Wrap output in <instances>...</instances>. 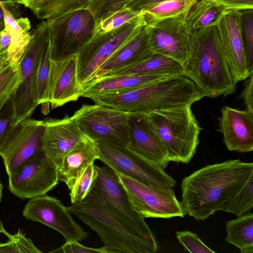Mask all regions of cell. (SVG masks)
<instances>
[{
  "mask_svg": "<svg viewBox=\"0 0 253 253\" xmlns=\"http://www.w3.org/2000/svg\"><path fill=\"white\" fill-rule=\"evenodd\" d=\"M252 174L253 163L240 160L208 165L194 171L181 183L185 214L204 220L222 211Z\"/></svg>",
  "mask_w": 253,
  "mask_h": 253,
  "instance_id": "6da1fadb",
  "label": "cell"
},
{
  "mask_svg": "<svg viewBox=\"0 0 253 253\" xmlns=\"http://www.w3.org/2000/svg\"><path fill=\"white\" fill-rule=\"evenodd\" d=\"M98 235L109 253H155L158 247L117 214L93 187L82 201L67 207Z\"/></svg>",
  "mask_w": 253,
  "mask_h": 253,
  "instance_id": "7a4b0ae2",
  "label": "cell"
},
{
  "mask_svg": "<svg viewBox=\"0 0 253 253\" xmlns=\"http://www.w3.org/2000/svg\"><path fill=\"white\" fill-rule=\"evenodd\" d=\"M183 76L190 79L204 97L234 93L236 88L219 41L215 26L191 33L189 58Z\"/></svg>",
  "mask_w": 253,
  "mask_h": 253,
  "instance_id": "3957f363",
  "label": "cell"
},
{
  "mask_svg": "<svg viewBox=\"0 0 253 253\" xmlns=\"http://www.w3.org/2000/svg\"><path fill=\"white\" fill-rule=\"evenodd\" d=\"M167 149L170 162L189 163L200 143V126L187 105L146 114Z\"/></svg>",
  "mask_w": 253,
  "mask_h": 253,
  "instance_id": "277c9868",
  "label": "cell"
},
{
  "mask_svg": "<svg viewBox=\"0 0 253 253\" xmlns=\"http://www.w3.org/2000/svg\"><path fill=\"white\" fill-rule=\"evenodd\" d=\"M50 60L60 61L77 55L94 36L96 22L87 8L71 11L46 20Z\"/></svg>",
  "mask_w": 253,
  "mask_h": 253,
  "instance_id": "5b68a950",
  "label": "cell"
},
{
  "mask_svg": "<svg viewBox=\"0 0 253 253\" xmlns=\"http://www.w3.org/2000/svg\"><path fill=\"white\" fill-rule=\"evenodd\" d=\"M99 159L116 172L147 185L173 188L175 179L160 165L129 149L127 146L105 141H95Z\"/></svg>",
  "mask_w": 253,
  "mask_h": 253,
  "instance_id": "8992f818",
  "label": "cell"
},
{
  "mask_svg": "<svg viewBox=\"0 0 253 253\" xmlns=\"http://www.w3.org/2000/svg\"><path fill=\"white\" fill-rule=\"evenodd\" d=\"M145 24L140 14L137 18L113 30L93 37L77 54L78 80L82 88L96 71Z\"/></svg>",
  "mask_w": 253,
  "mask_h": 253,
  "instance_id": "52a82bcc",
  "label": "cell"
},
{
  "mask_svg": "<svg viewBox=\"0 0 253 253\" xmlns=\"http://www.w3.org/2000/svg\"><path fill=\"white\" fill-rule=\"evenodd\" d=\"M33 34L20 63V83L10 98L14 110L13 126L30 118L38 106L35 102L36 71L42 52L49 42L46 21L38 24Z\"/></svg>",
  "mask_w": 253,
  "mask_h": 253,
  "instance_id": "ba28073f",
  "label": "cell"
},
{
  "mask_svg": "<svg viewBox=\"0 0 253 253\" xmlns=\"http://www.w3.org/2000/svg\"><path fill=\"white\" fill-rule=\"evenodd\" d=\"M129 115L109 107L96 104H84L72 118L82 132L92 140L108 141L127 146Z\"/></svg>",
  "mask_w": 253,
  "mask_h": 253,
  "instance_id": "9c48e42d",
  "label": "cell"
},
{
  "mask_svg": "<svg viewBox=\"0 0 253 253\" xmlns=\"http://www.w3.org/2000/svg\"><path fill=\"white\" fill-rule=\"evenodd\" d=\"M116 173L134 210L144 219L183 217L185 215L172 188L150 186Z\"/></svg>",
  "mask_w": 253,
  "mask_h": 253,
  "instance_id": "30bf717a",
  "label": "cell"
},
{
  "mask_svg": "<svg viewBox=\"0 0 253 253\" xmlns=\"http://www.w3.org/2000/svg\"><path fill=\"white\" fill-rule=\"evenodd\" d=\"M44 128V121L30 118L13 126L0 150L8 176L42 150Z\"/></svg>",
  "mask_w": 253,
  "mask_h": 253,
  "instance_id": "8fae6325",
  "label": "cell"
},
{
  "mask_svg": "<svg viewBox=\"0 0 253 253\" xmlns=\"http://www.w3.org/2000/svg\"><path fill=\"white\" fill-rule=\"evenodd\" d=\"M55 166L42 150L8 176L11 193L24 200L46 194L58 183Z\"/></svg>",
  "mask_w": 253,
  "mask_h": 253,
  "instance_id": "7c38bea8",
  "label": "cell"
},
{
  "mask_svg": "<svg viewBox=\"0 0 253 253\" xmlns=\"http://www.w3.org/2000/svg\"><path fill=\"white\" fill-rule=\"evenodd\" d=\"M149 42L154 53L170 58L183 66L191 47V34L183 17L165 19L146 24Z\"/></svg>",
  "mask_w": 253,
  "mask_h": 253,
  "instance_id": "4fadbf2b",
  "label": "cell"
},
{
  "mask_svg": "<svg viewBox=\"0 0 253 253\" xmlns=\"http://www.w3.org/2000/svg\"><path fill=\"white\" fill-rule=\"evenodd\" d=\"M23 215L27 219L42 223L62 234L65 242L86 239L87 232L74 220L62 203L46 194L31 199L25 205Z\"/></svg>",
  "mask_w": 253,
  "mask_h": 253,
  "instance_id": "5bb4252c",
  "label": "cell"
},
{
  "mask_svg": "<svg viewBox=\"0 0 253 253\" xmlns=\"http://www.w3.org/2000/svg\"><path fill=\"white\" fill-rule=\"evenodd\" d=\"M230 74L237 84L250 77L242 36L241 10L228 9L214 25Z\"/></svg>",
  "mask_w": 253,
  "mask_h": 253,
  "instance_id": "9a60e30c",
  "label": "cell"
},
{
  "mask_svg": "<svg viewBox=\"0 0 253 253\" xmlns=\"http://www.w3.org/2000/svg\"><path fill=\"white\" fill-rule=\"evenodd\" d=\"M97 169L98 175L94 188L121 217L148 238L156 240L144 218L132 207L117 173L107 166H97Z\"/></svg>",
  "mask_w": 253,
  "mask_h": 253,
  "instance_id": "2e32d148",
  "label": "cell"
},
{
  "mask_svg": "<svg viewBox=\"0 0 253 253\" xmlns=\"http://www.w3.org/2000/svg\"><path fill=\"white\" fill-rule=\"evenodd\" d=\"M44 122L42 150L56 168L63 158L86 136L72 117L66 115L61 119L47 118Z\"/></svg>",
  "mask_w": 253,
  "mask_h": 253,
  "instance_id": "e0dca14e",
  "label": "cell"
},
{
  "mask_svg": "<svg viewBox=\"0 0 253 253\" xmlns=\"http://www.w3.org/2000/svg\"><path fill=\"white\" fill-rule=\"evenodd\" d=\"M127 129L129 149L164 169L168 167L170 161L167 149L146 114H130Z\"/></svg>",
  "mask_w": 253,
  "mask_h": 253,
  "instance_id": "ac0fdd59",
  "label": "cell"
},
{
  "mask_svg": "<svg viewBox=\"0 0 253 253\" xmlns=\"http://www.w3.org/2000/svg\"><path fill=\"white\" fill-rule=\"evenodd\" d=\"M153 53L149 42L146 24H145L135 36L117 49L96 71L85 84L135 66L148 59Z\"/></svg>",
  "mask_w": 253,
  "mask_h": 253,
  "instance_id": "d6986e66",
  "label": "cell"
},
{
  "mask_svg": "<svg viewBox=\"0 0 253 253\" xmlns=\"http://www.w3.org/2000/svg\"><path fill=\"white\" fill-rule=\"evenodd\" d=\"M218 119L217 131L222 134L229 151L245 153L253 150V112L226 105L222 107Z\"/></svg>",
  "mask_w": 253,
  "mask_h": 253,
  "instance_id": "ffe728a7",
  "label": "cell"
},
{
  "mask_svg": "<svg viewBox=\"0 0 253 253\" xmlns=\"http://www.w3.org/2000/svg\"><path fill=\"white\" fill-rule=\"evenodd\" d=\"M82 92L77 76V55L57 61L50 59L48 101L51 108L78 100Z\"/></svg>",
  "mask_w": 253,
  "mask_h": 253,
  "instance_id": "44dd1931",
  "label": "cell"
},
{
  "mask_svg": "<svg viewBox=\"0 0 253 253\" xmlns=\"http://www.w3.org/2000/svg\"><path fill=\"white\" fill-rule=\"evenodd\" d=\"M97 159L99 154L95 141L86 136L63 158L56 167L58 180L64 182L70 190L86 167Z\"/></svg>",
  "mask_w": 253,
  "mask_h": 253,
  "instance_id": "7402d4cb",
  "label": "cell"
},
{
  "mask_svg": "<svg viewBox=\"0 0 253 253\" xmlns=\"http://www.w3.org/2000/svg\"><path fill=\"white\" fill-rule=\"evenodd\" d=\"M170 75L134 74L101 78L82 86V96L117 94L152 84Z\"/></svg>",
  "mask_w": 253,
  "mask_h": 253,
  "instance_id": "603a6c76",
  "label": "cell"
},
{
  "mask_svg": "<svg viewBox=\"0 0 253 253\" xmlns=\"http://www.w3.org/2000/svg\"><path fill=\"white\" fill-rule=\"evenodd\" d=\"M2 10L4 28L10 36V43L7 51L6 61L14 71H19L22 59L33 38L30 33L31 24L28 18H17L0 2Z\"/></svg>",
  "mask_w": 253,
  "mask_h": 253,
  "instance_id": "cb8c5ba5",
  "label": "cell"
},
{
  "mask_svg": "<svg viewBox=\"0 0 253 253\" xmlns=\"http://www.w3.org/2000/svg\"><path fill=\"white\" fill-rule=\"evenodd\" d=\"M227 9L214 0H197L184 19L191 33L200 32L216 25Z\"/></svg>",
  "mask_w": 253,
  "mask_h": 253,
  "instance_id": "d4e9b609",
  "label": "cell"
},
{
  "mask_svg": "<svg viewBox=\"0 0 253 253\" xmlns=\"http://www.w3.org/2000/svg\"><path fill=\"white\" fill-rule=\"evenodd\" d=\"M226 241L241 253H253V213L247 212L226 223Z\"/></svg>",
  "mask_w": 253,
  "mask_h": 253,
  "instance_id": "484cf974",
  "label": "cell"
},
{
  "mask_svg": "<svg viewBox=\"0 0 253 253\" xmlns=\"http://www.w3.org/2000/svg\"><path fill=\"white\" fill-rule=\"evenodd\" d=\"M134 74L183 76V67L180 63L170 58L154 53L150 57L141 63L109 77Z\"/></svg>",
  "mask_w": 253,
  "mask_h": 253,
  "instance_id": "4316f807",
  "label": "cell"
},
{
  "mask_svg": "<svg viewBox=\"0 0 253 253\" xmlns=\"http://www.w3.org/2000/svg\"><path fill=\"white\" fill-rule=\"evenodd\" d=\"M197 0H163L150 5L139 13L142 16L146 24L185 15Z\"/></svg>",
  "mask_w": 253,
  "mask_h": 253,
  "instance_id": "83f0119b",
  "label": "cell"
},
{
  "mask_svg": "<svg viewBox=\"0 0 253 253\" xmlns=\"http://www.w3.org/2000/svg\"><path fill=\"white\" fill-rule=\"evenodd\" d=\"M91 0H45L32 10L37 18L48 20L64 13L87 8Z\"/></svg>",
  "mask_w": 253,
  "mask_h": 253,
  "instance_id": "f1b7e54d",
  "label": "cell"
},
{
  "mask_svg": "<svg viewBox=\"0 0 253 253\" xmlns=\"http://www.w3.org/2000/svg\"><path fill=\"white\" fill-rule=\"evenodd\" d=\"M50 69L49 42L41 56L36 71L35 102L40 104H48V88Z\"/></svg>",
  "mask_w": 253,
  "mask_h": 253,
  "instance_id": "f546056e",
  "label": "cell"
},
{
  "mask_svg": "<svg viewBox=\"0 0 253 253\" xmlns=\"http://www.w3.org/2000/svg\"><path fill=\"white\" fill-rule=\"evenodd\" d=\"M97 175V166L94 163L89 164L70 190L72 204L81 202L88 196L94 187Z\"/></svg>",
  "mask_w": 253,
  "mask_h": 253,
  "instance_id": "4dcf8cb0",
  "label": "cell"
},
{
  "mask_svg": "<svg viewBox=\"0 0 253 253\" xmlns=\"http://www.w3.org/2000/svg\"><path fill=\"white\" fill-rule=\"evenodd\" d=\"M253 207V174L241 189L225 205L222 211L239 216Z\"/></svg>",
  "mask_w": 253,
  "mask_h": 253,
  "instance_id": "1f68e13d",
  "label": "cell"
},
{
  "mask_svg": "<svg viewBox=\"0 0 253 253\" xmlns=\"http://www.w3.org/2000/svg\"><path fill=\"white\" fill-rule=\"evenodd\" d=\"M20 70L14 71L6 63L0 69V113L21 82Z\"/></svg>",
  "mask_w": 253,
  "mask_h": 253,
  "instance_id": "d6a6232c",
  "label": "cell"
},
{
  "mask_svg": "<svg viewBox=\"0 0 253 253\" xmlns=\"http://www.w3.org/2000/svg\"><path fill=\"white\" fill-rule=\"evenodd\" d=\"M242 36L246 64L249 71L253 70V9L241 10Z\"/></svg>",
  "mask_w": 253,
  "mask_h": 253,
  "instance_id": "836d02e7",
  "label": "cell"
},
{
  "mask_svg": "<svg viewBox=\"0 0 253 253\" xmlns=\"http://www.w3.org/2000/svg\"><path fill=\"white\" fill-rule=\"evenodd\" d=\"M133 0H91L87 8L93 14L97 24L113 13L126 7Z\"/></svg>",
  "mask_w": 253,
  "mask_h": 253,
  "instance_id": "e575fe53",
  "label": "cell"
},
{
  "mask_svg": "<svg viewBox=\"0 0 253 253\" xmlns=\"http://www.w3.org/2000/svg\"><path fill=\"white\" fill-rule=\"evenodd\" d=\"M139 15L140 13L126 7L96 24L94 35L105 33L113 30L135 19Z\"/></svg>",
  "mask_w": 253,
  "mask_h": 253,
  "instance_id": "d590c367",
  "label": "cell"
},
{
  "mask_svg": "<svg viewBox=\"0 0 253 253\" xmlns=\"http://www.w3.org/2000/svg\"><path fill=\"white\" fill-rule=\"evenodd\" d=\"M8 238V241L6 243H0V253L42 252L35 246L30 239L25 236L20 229L14 235L10 234Z\"/></svg>",
  "mask_w": 253,
  "mask_h": 253,
  "instance_id": "8d00e7d4",
  "label": "cell"
},
{
  "mask_svg": "<svg viewBox=\"0 0 253 253\" xmlns=\"http://www.w3.org/2000/svg\"><path fill=\"white\" fill-rule=\"evenodd\" d=\"M179 242L185 250L192 253H214L215 252L206 245L195 233L189 231L176 232Z\"/></svg>",
  "mask_w": 253,
  "mask_h": 253,
  "instance_id": "74e56055",
  "label": "cell"
},
{
  "mask_svg": "<svg viewBox=\"0 0 253 253\" xmlns=\"http://www.w3.org/2000/svg\"><path fill=\"white\" fill-rule=\"evenodd\" d=\"M14 110L10 98L0 113V150L13 126Z\"/></svg>",
  "mask_w": 253,
  "mask_h": 253,
  "instance_id": "f35d334b",
  "label": "cell"
},
{
  "mask_svg": "<svg viewBox=\"0 0 253 253\" xmlns=\"http://www.w3.org/2000/svg\"><path fill=\"white\" fill-rule=\"evenodd\" d=\"M51 253H109L104 247L92 248L83 246L76 240H71L65 243L59 248L52 251Z\"/></svg>",
  "mask_w": 253,
  "mask_h": 253,
  "instance_id": "ab89813d",
  "label": "cell"
},
{
  "mask_svg": "<svg viewBox=\"0 0 253 253\" xmlns=\"http://www.w3.org/2000/svg\"><path fill=\"white\" fill-rule=\"evenodd\" d=\"M244 81V88L242 91L241 97L243 100L246 109L253 112V73Z\"/></svg>",
  "mask_w": 253,
  "mask_h": 253,
  "instance_id": "60d3db41",
  "label": "cell"
},
{
  "mask_svg": "<svg viewBox=\"0 0 253 253\" xmlns=\"http://www.w3.org/2000/svg\"><path fill=\"white\" fill-rule=\"evenodd\" d=\"M227 9L242 10L253 9V0H219Z\"/></svg>",
  "mask_w": 253,
  "mask_h": 253,
  "instance_id": "b9f144b4",
  "label": "cell"
},
{
  "mask_svg": "<svg viewBox=\"0 0 253 253\" xmlns=\"http://www.w3.org/2000/svg\"><path fill=\"white\" fill-rule=\"evenodd\" d=\"M163 0H133L126 7L139 13L146 7Z\"/></svg>",
  "mask_w": 253,
  "mask_h": 253,
  "instance_id": "7bdbcfd3",
  "label": "cell"
},
{
  "mask_svg": "<svg viewBox=\"0 0 253 253\" xmlns=\"http://www.w3.org/2000/svg\"><path fill=\"white\" fill-rule=\"evenodd\" d=\"M10 43L8 31L4 28L0 32V56L6 58L7 51Z\"/></svg>",
  "mask_w": 253,
  "mask_h": 253,
  "instance_id": "ee69618b",
  "label": "cell"
},
{
  "mask_svg": "<svg viewBox=\"0 0 253 253\" xmlns=\"http://www.w3.org/2000/svg\"><path fill=\"white\" fill-rule=\"evenodd\" d=\"M45 0H12L13 2L22 4L32 9Z\"/></svg>",
  "mask_w": 253,
  "mask_h": 253,
  "instance_id": "f6af8a7d",
  "label": "cell"
},
{
  "mask_svg": "<svg viewBox=\"0 0 253 253\" xmlns=\"http://www.w3.org/2000/svg\"><path fill=\"white\" fill-rule=\"evenodd\" d=\"M0 2H1L7 8L10 12L15 16L17 14V7L15 5L14 3L12 0H0Z\"/></svg>",
  "mask_w": 253,
  "mask_h": 253,
  "instance_id": "bcb514c9",
  "label": "cell"
},
{
  "mask_svg": "<svg viewBox=\"0 0 253 253\" xmlns=\"http://www.w3.org/2000/svg\"><path fill=\"white\" fill-rule=\"evenodd\" d=\"M4 28V21L2 10L0 6V32Z\"/></svg>",
  "mask_w": 253,
  "mask_h": 253,
  "instance_id": "7dc6e473",
  "label": "cell"
},
{
  "mask_svg": "<svg viewBox=\"0 0 253 253\" xmlns=\"http://www.w3.org/2000/svg\"><path fill=\"white\" fill-rule=\"evenodd\" d=\"M0 234H3L5 235L6 236H7L8 237L10 235V234H9L5 231L0 220Z\"/></svg>",
  "mask_w": 253,
  "mask_h": 253,
  "instance_id": "c3c4849f",
  "label": "cell"
},
{
  "mask_svg": "<svg viewBox=\"0 0 253 253\" xmlns=\"http://www.w3.org/2000/svg\"><path fill=\"white\" fill-rule=\"evenodd\" d=\"M2 185L0 181V202L1 201L2 198Z\"/></svg>",
  "mask_w": 253,
  "mask_h": 253,
  "instance_id": "681fc988",
  "label": "cell"
},
{
  "mask_svg": "<svg viewBox=\"0 0 253 253\" xmlns=\"http://www.w3.org/2000/svg\"><path fill=\"white\" fill-rule=\"evenodd\" d=\"M217 0V1H218V0Z\"/></svg>",
  "mask_w": 253,
  "mask_h": 253,
  "instance_id": "f907efd6",
  "label": "cell"
}]
</instances>
